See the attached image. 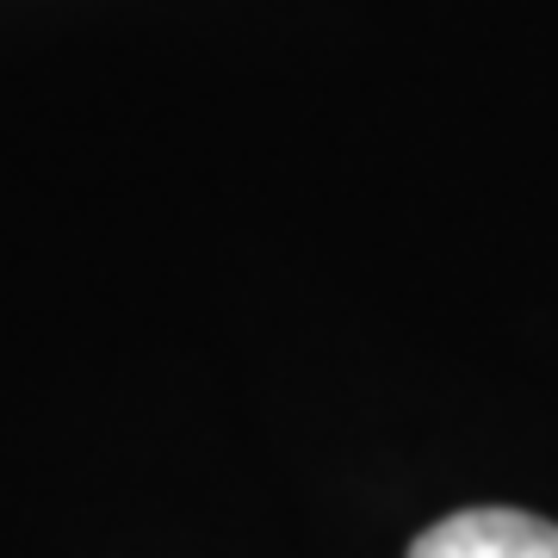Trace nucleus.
<instances>
[{"label": "nucleus", "mask_w": 558, "mask_h": 558, "mask_svg": "<svg viewBox=\"0 0 558 558\" xmlns=\"http://www.w3.org/2000/svg\"><path fill=\"white\" fill-rule=\"evenodd\" d=\"M410 558H558V521L527 509H459L435 521Z\"/></svg>", "instance_id": "obj_1"}]
</instances>
